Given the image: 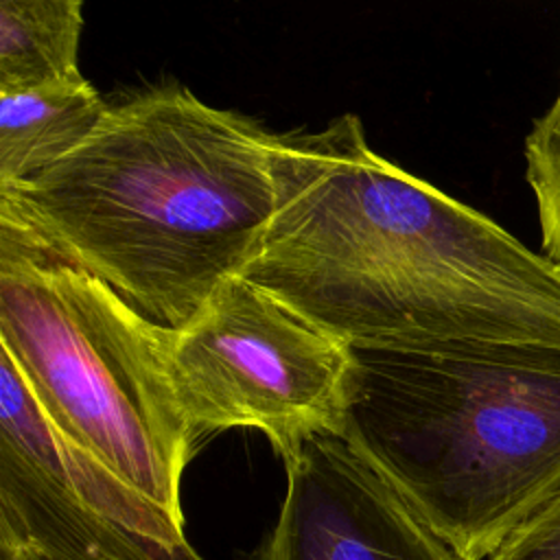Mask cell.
Returning a JSON list of instances; mask_svg holds the SVG:
<instances>
[{
	"label": "cell",
	"instance_id": "1",
	"mask_svg": "<svg viewBox=\"0 0 560 560\" xmlns=\"http://www.w3.org/2000/svg\"><path fill=\"white\" fill-rule=\"evenodd\" d=\"M276 208L243 278L354 350H560V267L392 164L359 116L273 133Z\"/></svg>",
	"mask_w": 560,
	"mask_h": 560
},
{
	"label": "cell",
	"instance_id": "2",
	"mask_svg": "<svg viewBox=\"0 0 560 560\" xmlns=\"http://www.w3.org/2000/svg\"><path fill=\"white\" fill-rule=\"evenodd\" d=\"M273 133L184 85L112 103L39 175L0 188L9 214L164 330L241 276L276 208Z\"/></svg>",
	"mask_w": 560,
	"mask_h": 560
},
{
	"label": "cell",
	"instance_id": "3",
	"mask_svg": "<svg viewBox=\"0 0 560 560\" xmlns=\"http://www.w3.org/2000/svg\"><path fill=\"white\" fill-rule=\"evenodd\" d=\"M341 438L455 553L490 560L560 494V350H354Z\"/></svg>",
	"mask_w": 560,
	"mask_h": 560
},
{
	"label": "cell",
	"instance_id": "4",
	"mask_svg": "<svg viewBox=\"0 0 560 560\" xmlns=\"http://www.w3.org/2000/svg\"><path fill=\"white\" fill-rule=\"evenodd\" d=\"M168 332L0 212V350L70 440L184 518L197 444L168 376Z\"/></svg>",
	"mask_w": 560,
	"mask_h": 560
},
{
	"label": "cell",
	"instance_id": "5",
	"mask_svg": "<svg viewBox=\"0 0 560 560\" xmlns=\"http://www.w3.org/2000/svg\"><path fill=\"white\" fill-rule=\"evenodd\" d=\"M166 359L195 444L258 429L289 464L313 438L343 435L354 350L243 276L168 332Z\"/></svg>",
	"mask_w": 560,
	"mask_h": 560
},
{
	"label": "cell",
	"instance_id": "6",
	"mask_svg": "<svg viewBox=\"0 0 560 560\" xmlns=\"http://www.w3.org/2000/svg\"><path fill=\"white\" fill-rule=\"evenodd\" d=\"M0 551L28 560H203L184 518L70 440L0 350Z\"/></svg>",
	"mask_w": 560,
	"mask_h": 560
},
{
	"label": "cell",
	"instance_id": "7",
	"mask_svg": "<svg viewBox=\"0 0 560 560\" xmlns=\"http://www.w3.org/2000/svg\"><path fill=\"white\" fill-rule=\"evenodd\" d=\"M284 468L278 521L243 560H464L341 435Z\"/></svg>",
	"mask_w": 560,
	"mask_h": 560
},
{
	"label": "cell",
	"instance_id": "8",
	"mask_svg": "<svg viewBox=\"0 0 560 560\" xmlns=\"http://www.w3.org/2000/svg\"><path fill=\"white\" fill-rule=\"evenodd\" d=\"M107 107L83 74L0 92V188L22 184L72 153Z\"/></svg>",
	"mask_w": 560,
	"mask_h": 560
},
{
	"label": "cell",
	"instance_id": "9",
	"mask_svg": "<svg viewBox=\"0 0 560 560\" xmlns=\"http://www.w3.org/2000/svg\"><path fill=\"white\" fill-rule=\"evenodd\" d=\"M81 0L0 2V92H20L81 77Z\"/></svg>",
	"mask_w": 560,
	"mask_h": 560
},
{
	"label": "cell",
	"instance_id": "10",
	"mask_svg": "<svg viewBox=\"0 0 560 560\" xmlns=\"http://www.w3.org/2000/svg\"><path fill=\"white\" fill-rule=\"evenodd\" d=\"M525 177L538 208L542 254L560 267V131L536 120L525 138Z\"/></svg>",
	"mask_w": 560,
	"mask_h": 560
},
{
	"label": "cell",
	"instance_id": "11",
	"mask_svg": "<svg viewBox=\"0 0 560 560\" xmlns=\"http://www.w3.org/2000/svg\"><path fill=\"white\" fill-rule=\"evenodd\" d=\"M490 560H560V494L518 527Z\"/></svg>",
	"mask_w": 560,
	"mask_h": 560
},
{
	"label": "cell",
	"instance_id": "12",
	"mask_svg": "<svg viewBox=\"0 0 560 560\" xmlns=\"http://www.w3.org/2000/svg\"><path fill=\"white\" fill-rule=\"evenodd\" d=\"M536 122L551 131H560V90H558V96L553 98V103L549 105V109Z\"/></svg>",
	"mask_w": 560,
	"mask_h": 560
},
{
	"label": "cell",
	"instance_id": "13",
	"mask_svg": "<svg viewBox=\"0 0 560 560\" xmlns=\"http://www.w3.org/2000/svg\"><path fill=\"white\" fill-rule=\"evenodd\" d=\"M0 560H28V558H24L20 553H11V551H0Z\"/></svg>",
	"mask_w": 560,
	"mask_h": 560
}]
</instances>
